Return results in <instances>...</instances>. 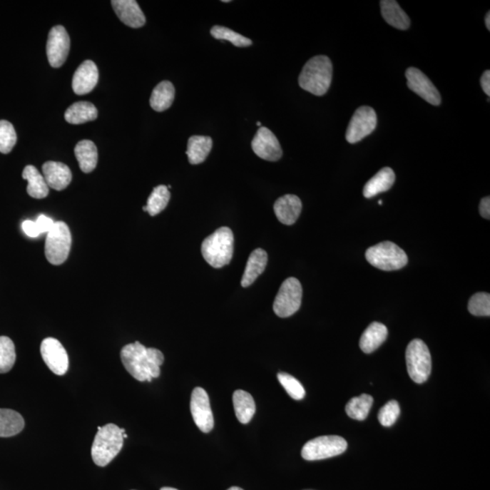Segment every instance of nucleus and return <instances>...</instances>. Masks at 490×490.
Wrapping results in <instances>:
<instances>
[{"mask_svg":"<svg viewBox=\"0 0 490 490\" xmlns=\"http://www.w3.org/2000/svg\"><path fill=\"white\" fill-rule=\"evenodd\" d=\"M175 86L169 81L159 83L153 90L150 98V106L156 112H163L172 106L175 100Z\"/></svg>","mask_w":490,"mask_h":490,"instance_id":"c85d7f7f","label":"nucleus"},{"mask_svg":"<svg viewBox=\"0 0 490 490\" xmlns=\"http://www.w3.org/2000/svg\"><path fill=\"white\" fill-rule=\"evenodd\" d=\"M22 229L29 238H36L40 235L36 222L30 221V220H26V221L23 222Z\"/></svg>","mask_w":490,"mask_h":490,"instance_id":"ea45409f","label":"nucleus"},{"mask_svg":"<svg viewBox=\"0 0 490 490\" xmlns=\"http://www.w3.org/2000/svg\"><path fill=\"white\" fill-rule=\"evenodd\" d=\"M25 422L19 412L9 409H0V437L9 438L23 431Z\"/></svg>","mask_w":490,"mask_h":490,"instance_id":"c756f323","label":"nucleus"},{"mask_svg":"<svg viewBox=\"0 0 490 490\" xmlns=\"http://www.w3.org/2000/svg\"><path fill=\"white\" fill-rule=\"evenodd\" d=\"M365 257L372 266L382 271H397L408 263L406 252L392 242H382L367 250Z\"/></svg>","mask_w":490,"mask_h":490,"instance_id":"39448f33","label":"nucleus"},{"mask_svg":"<svg viewBox=\"0 0 490 490\" xmlns=\"http://www.w3.org/2000/svg\"><path fill=\"white\" fill-rule=\"evenodd\" d=\"M485 23H486V29L490 30V12L486 13V18H485Z\"/></svg>","mask_w":490,"mask_h":490,"instance_id":"37998d69","label":"nucleus"},{"mask_svg":"<svg viewBox=\"0 0 490 490\" xmlns=\"http://www.w3.org/2000/svg\"><path fill=\"white\" fill-rule=\"evenodd\" d=\"M302 203L297 195H285L276 200L273 210L276 218L285 225H292L301 215Z\"/></svg>","mask_w":490,"mask_h":490,"instance_id":"a211bd4d","label":"nucleus"},{"mask_svg":"<svg viewBox=\"0 0 490 490\" xmlns=\"http://www.w3.org/2000/svg\"><path fill=\"white\" fill-rule=\"evenodd\" d=\"M256 125H257L258 126H262V123L257 122V123H256Z\"/></svg>","mask_w":490,"mask_h":490,"instance_id":"49530a36","label":"nucleus"},{"mask_svg":"<svg viewBox=\"0 0 490 490\" xmlns=\"http://www.w3.org/2000/svg\"><path fill=\"white\" fill-rule=\"evenodd\" d=\"M233 408L236 418L243 424H247L252 419L256 411L255 399L247 392L238 389L233 395Z\"/></svg>","mask_w":490,"mask_h":490,"instance_id":"393cba45","label":"nucleus"},{"mask_svg":"<svg viewBox=\"0 0 490 490\" xmlns=\"http://www.w3.org/2000/svg\"><path fill=\"white\" fill-rule=\"evenodd\" d=\"M213 148V140L209 136H193L188 140V151L189 163L199 165L205 161Z\"/></svg>","mask_w":490,"mask_h":490,"instance_id":"b1692460","label":"nucleus"},{"mask_svg":"<svg viewBox=\"0 0 490 490\" xmlns=\"http://www.w3.org/2000/svg\"><path fill=\"white\" fill-rule=\"evenodd\" d=\"M111 4L116 14L125 25L139 29L146 24L144 13L135 0H114Z\"/></svg>","mask_w":490,"mask_h":490,"instance_id":"f3484780","label":"nucleus"},{"mask_svg":"<svg viewBox=\"0 0 490 490\" xmlns=\"http://www.w3.org/2000/svg\"><path fill=\"white\" fill-rule=\"evenodd\" d=\"M278 381L281 383L286 392L292 397L293 399L300 401L305 397V389L301 382L295 379V377L285 372H280L277 375Z\"/></svg>","mask_w":490,"mask_h":490,"instance_id":"c9c22d12","label":"nucleus"},{"mask_svg":"<svg viewBox=\"0 0 490 490\" xmlns=\"http://www.w3.org/2000/svg\"><path fill=\"white\" fill-rule=\"evenodd\" d=\"M255 154L266 161L276 162L281 159L282 150L277 138L267 128L261 126L252 141Z\"/></svg>","mask_w":490,"mask_h":490,"instance_id":"2eb2a0df","label":"nucleus"},{"mask_svg":"<svg viewBox=\"0 0 490 490\" xmlns=\"http://www.w3.org/2000/svg\"><path fill=\"white\" fill-rule=\"evenodd\" d=\"M76 158L82 172L88 173L94 171L98 165V148L92 141L82 140L75 148Z\"/></svg>","mask_w":490,"mask_h":490,"instance_id":"bb28decb","label":"nucleus"},{"mask_svg":"<svg viewBox=\"0 0 490 490\" xmlns=\"http://www.w3.org/2000/svg\"><path fill=\"white\" fill-rule=\"evenodd\" d=\"M223 2L229 3V2H231V1H230V0H223Z\"/></svg>","mask_w":490,"mask_h":490,"instance_id":"de8ad7c7","label":"nucleus"},{"mask_svg":"<svg viewBox=\"0 0 490 490\" xmlns=\"http://www.w3.org/2000/svg\"><path fill=\"white\" fill-rule=\"evenodd\" d=\"M267 252L261 248L255 250L249 256L245 273H243L241 285L243 287H248L255 282L262 275L267 266Z\"/></svg>","mask_w":490,"mask_h":490,"instance_id":"aec40b11","label":"nucleus"},{"mask_svg":"<svg viewBox=\"0 0 490 490\" xmlns=\"http://www.w3.org/2000/svg\"><path fill=\"white\" fill-rule=\"evenodd\" d=\"M405 75L407 85L412 91L421 96L429 104L432 106L441 105V94L424 73L418 68H409L407 69Z\"/></svg>","mask_w":490,"mask_h":490,"instance_id":"4468645a","label":"nucleus"},{"mask_svg":"<svg viewBox=\"0 0 490 490\" xmlns=\"http://www.w3.org/2000/svg\"><path fill=\"white\" fill-rule=\"evenodd\" d=\"M43 176L49 188L62 191L72 181V173L68 165L59 162H46L42 166Z\"/></svg>","mask_w":490,"mask_h":490,"instance_id":"6ab92c4d","label":"nucleus"},{"mask_svg":"<svg viewBox=\"0 0 490 490\" xmlns=\"http://www.w3.org/2000/svg\"><path fill=\"white\" fill-rule=\"evenodd\" d=\"M347 441L340 436H322L306 443L302 449L305 461H321L342 454L347 449Z\"/></svg>","mask_w":490,"mask_h":490,"instance_id":"6e6552de","label":"nucleus"},{"mask_svg":"<svg viewBox=\"0 0 490 490\" xmlns=\"http://www.w3.org/2000/svg\"><path fill=\"white\" fill-rule=\"evenodd\" d=\"M211 35L215 39L226 40V41L231 42L233 46H238V48H246V46L252 45L251 39L245 38V36L240 35L239 33L233 31L230 29L225 28V26H213Z\"/></svg>","mask_w":490,"mask_h":490,"instance_id":"72a5a7b5","label":"nucleus"},{"mask_svg":"<svg viewBox=\"0 0 490 490\" xmlns=\"http://www.w3.org/2000/svg\"><path fill=\"white\" fill-rule=\"evenodd\" d=\"M373 404V398L371 395L362 394L352 398L347 403V415L356 421H364L368 417Z\"/></svg>","mask_w":490,"mask_h":490,"instance_id":"7c9ffc66","label":"nucleus"},{"mask_svg":"<svg viewBox=\"0 0 490 490\" xmlns=\"http://www.w3.org/2000/svg\"><path fill=\"white\" fill-rule=\"evenodd\" d=\"M91 449L95 464L106 466L121 451L124 438L121 429L115 424L98 427Z\"/></svg>","mask_w":490,"mask_h":490,"instance_id":"20e7f679","label":"nucleus"},{"mask_svg":"<svg viewBox=\"0 0 490 490\" xmlns=\"http://www.w3.org/2000/svg\"><path fill=\"white\" fill-rule=\"evenodd\" d=\"M379 205H382V200H379Z\"/></svg>","mask_w":490,"mask_h":490,"instance_id":"09e8293b","label":"nucleus"},{"mask_svg":"<svg viewBox=\"0 0 490 490\" xmlns=\"http://www.w3.org/2000/svg\"><path fill=\"white\" fill-rule=\"evenodd\" d=\"M36 226H38L40 235L44 233H49L55 225V222L51 218H48L44 215L39 216L36 221Z\"/></svg>","mask_w":490,"mask_h":490,"instance_id":"58836bf2","label":"nucleus"},{"mask_svg":"<svg viewBox=\"0 0 490 490\" xmlns=\"http://www.w3.org/2000/svg\"><path fill=\"white\" fill-rule=\"evenodd\" d=\"M71 233L64 222H55L46 239L45 255L53 265H60L68 259L71 248Z\"/></svg>","mask_w":490,"mask_h":490,"instance_id":"0eeeda50","label":"nucleus"},{"mask_svg":"<svg viewBox=\"0 0 490 490\" xmlns=\"http://www.w3.org/2000/svg\"><path fill=\"white\" fill-rule=\"evenodd\" d=\"M16 143L14 126L6 120H0V152L9 154Z\"/></svg>","mask_w":490,"mask_h":490,"instance_id":"f704fd0d","label":"nucleus"},{"mask_svg":"<svg viewBox=\"0 0 490 490\" xmlns=\"http://www.w3.org/2000/svg\"><path fill=\"white\" fill-rule=\"evenodd\" d=\"M388 336V329L381 322H372L362 333L359 347L363 352L369 354L382 345Z\"/></svg>","mask_w":490,"mask_h":490,"instance_id":"412c9836","label":"nucleus"},{"mask_svg":"<svg viewBox=\"0 0 490 490\" xmlns=\"http://www.w3.org/2000/svg\"><path fill=\"white\" fill-rule=\"evenodd\" d=\"M15 362L14 342L9 337L0 336V374L11 371Z\"/></svg>","mask_w":490,"mask_h":490,"instance_id":"473e14b6","label":"nucleus"},{"mask_svg":"<svg viewBox=\"0 0 490 490\" xmlns=\"http://www.w3.org/2000/svg\"><path fill=\"white\" fill-rule=\"evenodd\" d=\"M161 490H178V489H173V488H168V486H165V488H162Z\"/></svg>","mask_w":490,"mask_h":490,"instance_id":"a18cd8bd","label":"nucleus"},{"mask_svg":"<svg viewBox=\"0 0 490 490\" xmlns=\"http://www.w3.org/2000/svg\"><path fill=\"white\" fill-rule=\"evenodd\" d=\"M228 490H243V489L241 488H238V486H232V488H230Z\"/></svg>","mask_w":490,"mask_h":490,"instance_id":"c03bdc74","label":"nucleus"},{"mask_svg":"<svg viewBox=\"0 0 490 490\" xmlns=\"http://www.w3.org/2000/svg\"><path fill=\"white\" fill-rule=\"evenodd\" d=\"M98 116V109L94 105L89 102L81 101L75 103L66 109L65 119L69 124L80 125L94 121Z\"/></svg>","mask_w":490,"mask_h":490,"instance_id":"a878e982","label":"nucleus"},{"mask_svg":"<svg viewBox=\"0 0 490 490\" xmlns=\"http://www.w3.org/2000/svg\"><path fill=\"white\" fill-rule=\"evenodd\" d=\"M98 82V66L91 60H86L76 69L73 76L72 88L76 95H86L96 88Z\"/></svg>","mask_w":490,"mask_h":490,"instance_id":"dca6fc26","label":"nucleus"},{"mask_svg":"<svg viewBox=\"0 0 490 490\" xmlns=\"http://www.w3.org/2000/svg\"><path fill=\"white\" fill-rule=\"evenodd\" d=\"M120 356L126 371L139 382H152L158 378L160 366L165 361L161 351L146 348L139 342L126 345Z\"/></svg>","mask_w":490,"mask_h":490,"instance_id":"f257e3e1","label":"nucleus"},{"mask_svg":"<svg viewBox=\"0 0 490 490\" xmlns=\"http://www.w3.org/2000/svg\"><path fill=\"white\" fill-rule=\"evenodd\" d=\"M302 287L296 278H288L282 282L273 302V311L278 317L287 318L301 307Z\"/></svg>","mask_w":490,"mask_h":490,"instance_id":"1a4fd4ad","label":"nucleus"},{"mask_svg":"<svg viewBox=\"0 0 490 490\" xmlns=\"http://www.w3.org/2000/svg\"><path fill=\"white\" fill-rule=\"evenodd\" d=\"M395 173L392 168H384L369 179L363 188V195L366 198H372L379 193L389 191L395 182Z\"/></svg>","mask_w":490,"mask_h":490,"instance_id":"4be33fe9","label":"nucleus"},{"mask_svg":"<svg viewBox=\"0 0 490 490\" xmlns=\"http://www.w3.org/2000/svg\"><path fill=\"white\" fill-rule=\"evenodd\" d=\"M40 352L46 365L56 375H65L68 369V352L58 340L46 338L40 346Z\"/></svg>","mask_w":490,"mask_h":490,"instance_id":"ddd939ff","label":"nucleus"},{"mask_svg":"<svg viewBox=\"0 0 490 490\" xmlns=\"http://www.w3.org/2000/svg\"><path fill=\"white\" fill-rule=\"evenodd\" d=\"M479 213L483 218L486 220L490 219V198L486 196V198H483L479 205Z\"/></svg>","mask_w":490,"mask_h":490,"instance_id":"a19ab883","label":"nucleus"},{"mask_svg":"<svg viewBox=\"0 0 490 490\" xmlns=\"http://www.w3.org/2000/svg\"><path fill=\"white\" fill-rule=\"evenodd\" d=\"M23 179L29 182L26 191L31 198L36 199L46 198L49 195V188L44 176L33 165L26 166L22 173Z\"/></svg>","mask_w":490,"mask_h":490,"instance_id":"cd10ccee","label":"nucleus"},{"mask_svg":"<svg viewBox=\"0 0 490 490\" xmlns=\"http://www.w3.org/2000/svg\"><path fill=\"white\" fill-rule=\"evenodd\" d=\"M399 414L401 408L398 402L391 401L382 407L379 412L378 419L383 427H391L397 422Z\"/></svg>","mask_w":490,"mask_h":490,"instance_id":"4c0bfd02","label":"nucleus"},{"mask_svg":"<svg viewBox=\"0 0 490 490\" xmlns=\"http://www.w3.org/2000/svg\"><path fill=\"white\" fill-rule=\"evenodd\" d=\"M381 9L383 19L393 28L406 30L411 26L408 15L395 0H382Z\"/></svg>","mask_w":490,"mask_h":490,"instance_id":"5701e85b","label":"nucleus"},{"mask_svg":"<svg viewBox=\"0 0 490 490\" xmlns=\"http://www.w3.org/2000/svg\"><path fill=\"white\" fill-rule=\"evenodd\" d=\"M406 365L413 382L422 384L432 372V356L428 346L422 340H413L406 349Z\"/></svg>","mask_w":490,"mask_h":490,"instance_id":"423d86ee","label":"nucleus"},{"mask_svg":"<svg viewBox=\"0 0 490 490\" xmlns=\"http://www.w3.org/2000/svg\"><path fill=\"white\" fill-rule=\"evenodd\" d=\"M233 245L235 238L232 230L221 228L203 240L202 255L212 267L222 268L232 261Z\"/></svg>","mask_w":490,"mask_h":490,"instance_id":"7ed1b4c3","label":"nucleus"},{"mask_svg":"<svg viewBox=\"0 0 490 490\" xmlns=\"http://www.w3.org/2000/svg\"><path fill=\"white\" fill-rule=\"evenodd\" d=\"M190 409H191L193 422L200 431L203 433L211 432L215 425V421H213L209 397L205 389L200 387L193 389Z\"/></svg>","mask_w":490,"mask_h":490,"instance_id":"f8f14e48","label":"nucleus"},{"mask_svg":"<svg viewBox=\"0 0 490 490\" xmlns=\"http://www.w3.org/2000/svg\"><path fill=\"white\" fill-rule=\"evenodd\" d=\"M70 50V39L64 26H56L50 30L46 42V56L52 68L64 65Z\"/></svg>","mask_w":490,"mask_h":490,"instance_id":"9b49d317","label":"nucleus"},{"mask_svg":"<svg viewBox=\"0 0 490 490\" xmlns=\"http://www.w3.org/2000/svg\"><path fill=\"white\" fill-rule=\"evenodd\" d=\"M170 198H171V195H170L168 186H156L148 198V205L144 206L143 210L148 212L151 216L158 215L166 208Z\"/></svg>","mask_w":490,"mask_h":490,"instance_id":"2f4dec72","label":"nucleus"},{"mask_svg":"<svg viewBox=\"0 0 490 490\" xmlns=\"http://www.w3.org/2000/svg\"><path fill=\"white\" fill-rule=\"evenodd\" d=\"M469 312L475 316L490 315V295L486 292H478L471 296L468 305Z\"/></svg>","mask_w":490,"mask_h":490,"instance_id":"e433bc0d","label":"nucleus"},{"mask_svg":"<svg viewBox=\"0 0 490 490\" xmlns=\"http://www.w3.org/2000/svg\"><path fill=\"white\" fill-rule=\"evenodd\" d=\"M377 126L375 110L369 106H361L356 110L347 128L346 139L351 144L362 141L371 135Z\"/></svg>","mask_w":490,"mask_h":490,"instance_id":"9d476101","label":"nucleus"},{"mask_svg":"<svg viewBox=\"0 0 490 490\" xmlns=\"http://www.w3.org/2000/svg\"><path fill=\"white\" fill-rule=\"evenodd\" d=\"M332 63L326 56H316L306 63L299 76V85L312 95H325L331 86Z\"/></svg>","mask_w":490,"mask_h":490,"instance_id":"f03ea898","label":"nucleus"},{"mask_svg":"<svg viewBox=\"0 0 490 490\" xmlns=\"http://www.w3.org/2000/svg\"><path fill=\"white\" fill-rule=\"evenodd\" d=\"M481 84L485 94L490 96V71L486 70L481 76Z\"/></svg>","mask_w":490,"mask_h":490,"instance_id":"79ce46f5","label":"nucleus"}]
</instances>
